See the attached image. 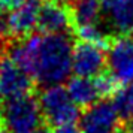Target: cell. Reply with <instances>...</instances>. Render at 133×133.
<instances>
[{"instance_id":"obj_20","label":"cell","mask_w":133,"mask_h":133,"mask_svg":"<svg viewBox=\"0 0 133 133\" xmlns=\"http://www.w3.org/2000/svg\"><path fill=\"white\" fill-rule=\"evenodd\" d=\"M127 133H133V127H132V129H130V130H129Z\"/></svg>"},{"instance_id":"obj_19","label":"cell","mask_w":133,"mask_h":133,"mask_svg":"<svg viewBox=\"0 0 133 133\" xmlns=\"http://www.w3.org/2000/svg\"><path fill=\"white\" fill-rule=\"evenodd\" d=\"M37 133H48V132H46V130H42V129H41V130H39Z\"/></svg>"},{"instance_id":"obj_16","label":"cell","mask_w":133,"mask_h":133,"mask_svg":"<svg viewBox=\"0 0 133 133\" xmlns=\"http://www.w3.org/2000/svg\"><path fill=\"white\" fill-rule=\"evenodd\" d=\"M54 133H81L79 129H75L73 126L70 127H61V129H57Z\"/></svg>"},{"instance_id":"obj_10","label":"cell","mask_w":133,"mask_h":133,"mask_svg":"<svg viewBox=\"0 0 133 133\" xmlns=\"http://www.w3.org/2000/svg\"><path fill=\"white\" fill-rule=\"evenodd\" d=\"M106 29L118 36H133V0H100Z\"/></svg>"},{"instance_id":"obj_3","label":"cell","mask_w":133,"mask_h":133,"mask_svg":"<svg viewBox=\"0 0 133 133\" xmlns=\"http://www.w3.org/2000/svg\"><path fill=\"white\" fill-rule=\"evenodd\" d=\"M2 117L8 133H37L43 121L39 100L31 94L3 102Z\"/></svg>"},{"instance_id":"obj_15","label":"cell","mask_w":133,"mask_h":133,"mask_svg":"<svg viewBox=\"0 0 133 133\" xmlns=\"http://www.w3.org/2000/svg\"><path fill=\"white\" fill-rule=\"evenodd\" d=\"M24 2L25 0H0V12H9Z\"/></svg>"},{"instance_id":"obj_9","label":"cell","mask_w":133,"mask_h":133,"mask_svg":"<svg viewBox=\"0 0 133 133\" xmlns=\"http://www.w3.org/2000/svg\"><path fill=\"white\" fill-rule=\"evenodd\" d=\"M106 60L109 73L120 84L133 81V36H120L108 45Z\"/></svg>"},{"instance_id":"obj_2","label":"cell","mask_w":133,"mask_h":133,"mask_svg":"<svg viewBox=\"0 0 133 133\" xmlns=\"http://www.w3.org/2000/svg\"><path fill=\"white\" fill-rule=\"evenodd\" d=\"M39 105L43 120L55 129L70 127L79 121L81 112L66 87L61 84L43 87L39 94Z\"/></svg>"},{"instance_id":"obj_1","label":"cell","mask_w":133,"mask_h":133,"mask_svg":"<svg viewBox=\"0 0 133 133\" xmlns=\"http://www.w3.org/2000/svg\"><path fill=\"white\" fill-rule=\"evenodd\" d=\"M73 45L67 33L30 35L14 43L8 57L23 67L35 82L43 87L58 85L73 73Z\"/></svg>"},{"instance_id":"obj_18","label":"cell","mask_w":133,"mask_h":133,"mask_svg":"<svg viewBox=\"0 0 133 133\" xmlns=\"http://www.w3.org/2000/svg\"><path fill=\"white\" fill-rule=\"evenodd\" d=\"M54 2H60V3H66V2H70V0H54Z\"/></svg>"},{"instance_id":"obj_21","label":"cell","mask_w":133,"mask_h":133,"mask_svg":"<svg viewBox=\"0 0 133 133\" xmlns=\"http://www.w3.org/2000/svg\"><path fill=\"white\" fill-rule=\"evenodd\" d=\"M115 133H124V132H121V130H118V132H115Z\"/></svg>"},{"instance_id":"obj_5","label":"cell","mask_w":133,"mask_h":133,"mask_svg":"<svg viewBox=\"0 0 133 133\" xmlns=\"http://www.w3.org/2000/svg\"><path fill=\"white\" fill-rule=\"evenodd\" d=\"M121 115L114 102L102 99L85 108L78 121L81 133H115L120 130Z\"/></svg>"},{"instance_id":"obj_6","label":"cell","mask_w":133,"mask_h":133,"mask_svg":"<svg viewBox=\"0 0 133 133\" xmlns=\"http://www.w3.org/2000/svg\"><path fill=\"white\" fill-rule=\"evenodd\" d=\"M41 0H25L19 6L14 8L8 14L3 12V30L5 36L24 39L30 36L39 24Z\"/></svg>"},{"instance_id":"obj_8","label":"cell","mask_w":133,"mask_h":133,"mask_svg":"<svg viewBox=\"0 0 133 133\" xmlns=\"http://www.w3.org/2000/svg\"><path fill=\"white\" fill-rule=\"evenodd\" d=\"M33 79L9 57L0 61V100L8 102L30 94Z\"/></svg>"},{"instance_id":"obj_12","label":"cell","mask_w":133,"mask_h":133,"mask_svg":"<svg viewBox=\"0 0 133 133\" xmlns=\"http://www.w3.org/2000/svg\"><path fill=\"white\" fill-rule=\"evenodd\" d=\"M70 11L76 27L100 24V18L103 17L100 0H73Z\"/></svg>"},{"instance_id":"obj_11","label":"cell","mask_w":133,"mask_h":133,"mask_svg":"<svg viewBox=\"0 0 133 133\" xmlns=\"http://www.w3.org/2000/svg\"><path fill=\"white\" fill-rule=\"evenodd\" d=\"M72 27V11L64 6V3L54 0L42 2L41 12H39V24H37V29L42 33L60 35V33H67Z\"/></svg>"},{"instance_id":"obj_17","label":"cell","mask_w":133,"mask_h":133,"mask_svg":"<svg viewBox=\"0 0 133 133\" xmlns=\"http://www.w3.org/2000/svg\"><path fill=\"white\" fill-rule=\"evenodd\" d=\"M2 129L5 127H3V117H2V109H0V133H2Z\"/></svg>"},{"instance_id":"obj_7","label":"cell","mask_w":133,"mask_h":133,"mask_svg":"<svg viewBox=\"0 0 133 133\" xmlns=\"http://www.w3.org/2000/svg\"><path fill=\"white\" fill-rule=\"evenodd\" d=\"M108 66L106 51L97 43L79 41L73 45L72 54V72L76 76L96 78L102 75Z\"/></svg>"},{"instance_id":"obj_4","label":"cell","mask_w":133,"mask_h":133,"mask_svg":"<svg viewBox=\"0 0 133 133\" xmlns=\"http://www.w3.org/2000/svg\"><path fill=\"white\" fill-rule=\"evenodd\" d=\"M118 84L120 82L111 73H102L96 78H85L75 75L67 79L66 88L79 108H88L109 94H114L118 90Z\"/></svg>"},{"instance_id":"obj_14","label":"cell","mask_w":133,"mask_h":133,"mask_svg":"<svg viewBox=\"0 0 133 133\" xmlns=\"http://www.w3.org/2000/svg\"><path fill=\"white\" fill-rule=\"evenodd\" d=\"M76 35L79 36L81 41L97 43L103 48L109 45V33L102 25V23L100 24L84 25V27H76Z\"/></svg>"},{"instance_id":"obj_13","label":"cell","mask_w":133,"mask_h":133,"mask_svg":"<svg viewBox=\"0 0 133 133\" xmlns=\"http://www.w3.org/2000/svg\"><path fill=\"white\" fill-rule=\"evenodd\" d=\"M114 105L123 120L133 121V81L123 84L114 93Z\"/></svg>"}]
</instances>
